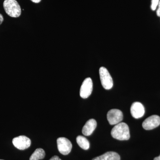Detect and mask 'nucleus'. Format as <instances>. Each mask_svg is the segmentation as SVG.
I'll list each match as a JSON object with an SVG mask.
<instances>
[{"mask_svg": "<svg viewBox=\"0 0 160 160\" xmlns=\"http://www.w3.org/2000/svg\"><path fill=\"white\" fill-rule=\"evenodd\" d=\"M111 134L112 138L120 141L128 140L130 138L129 126L124 122L116 125L112 129Z\"/></svg>", "mask_w": 160, "mask_h": 160, "instance_id": "f257e3e1", "label": "nucleus"}, {"mask_svg": "<svg viewBox=\"0 0 160 160\" xmlns=\"http://www.w3.org/2000/svg\"><path fill=\"white\" fill-rule=\"evenodd\" d=\"M3 6L6 13L11 17L18 18L21 15V7L16 0H5Z\"/></svg>", "mask_w": 160, "mask_h": 160, "instance_id": "f03ea898", "label": "nucleus"}, {"mask_svg": "<svg viewBox=\"0 0 160 160\" xmlns=\"http://www.w3.org/2000/svg\"><path fill=\"white\" fill-rule=\"evenodd\" d=\"M100 80L104 89L109 90L113 86V80L107 69L101 67L99 69Z\"/></svg>", "mask_w": 160, "mask_h": 160, "instance_id": "7ed1b4c3", "label": "nucleus"}, {"mask_svg": "<svg viewBox=\"0 0 160 160\" xmlns=\"http://www.w3.org/2000/svg\"><path fill=\"white\" fill-rule=\"evenodd\" d=\"M57 142L58 150L61 154L66 155L70 153L72 148V144L68 139L64 137L59 138Z\"/></svg>", "mask_w": 160, "mask_h": 160, "instance_id": "20e7f679", "label": "nucleus"}, {"mask_svg": "<svg viewBox=\"0 0 160 160\" xmlns=\"http://www.w3.org/2000/svg\"><path fill=\"white\" fill-rule=\"evenodd\" d=\"M93 88V83L91 78H87L83 81L80 90V96L86 99L91 95Z\"/></svg>", "mask_w": 160, "mask_h": 160, "instance_id": "39448f33", "label": "nucleus"}, {"mask_svg": "<svg viewBox=\"0 0 160 160\" xmlns=\"http://www.w3.org/2000/svg\"><path fill=\"white\" fill-rule=\"evenodd\" d=\"M13 146L19 150H25L28 149L31 145V140L25 136H20L12 139Z\"/></svg>", "mask_w": 160, "mask_h": 160, "instance_id": "423d86ee", "label": "nucleus"}, {"mask_svg": "<svg viewBox=\"0 0 160 160\" xmlns=\"http://www.w3.org/2000/svg\"><path fill=\"white\" fill-rule=\"evenodd\" d=\"M107 118L110 125H117L122 121V112L118 109H111L107 113Z\"/></svg>", "mask_w": 160, "mask_h": 160, "instance_id": "0eeeda50", "label": "nucleus"}, {"mask_svg": "<svg viewBox=\"0 0 160 160\" xmlns=\"http://www.w3.org/2000/svg\"><path fill=\"white\" fill-rule=\"evenodd\" d=\"M160 125V117L153 115L146 118L142 123V127L146 130H149L157 128Z\"/></svg>", "mask_w": 160, "mask_h": 160, "instance_id": "6e6552de", "label": "nucleus"}, {"mask_svg": "<svg viewBox=\"0 0 160 160\" xmlns=\"http://www.w3.org/2000/svg\"><path fill=\"white\" fill-rule=\"evenodd\" d=\"M132 116L136 119L142 118L145 114V110L142 103L135 102L132 103L130 108Z\"/></svg>", "mask_w": 160, "mask_h": 160, "instance_id": "1a4fd4ad", "label": "nucleus"}, {"mask_svg": "<svg viewBox=\"0 0 160 160\" xmlns=\"http://www.w3.org/2000/svg\"><path fill=\"white\" fill-rule=\"evenodd\" d=\"M97 126L96 121L94 119H89L83 127L82 132L84 135L88 136L92 134Z\"/></svg>", "mask_w": 160, "mask_h": 160, "instance_id": "9d476101", "label": "nucleus"}, {"mask_svg": "<svg viewBox=\"0 0 160 160\" xmlns=\"http://www.w3.org/2000/svg\"><path fill=\"white\" fill-rule=\"evenodd\" d=\"M119 155L114 152H108L92 160H120Z\"/></svg>", "mask_w": 160, "mask_h": 160, "instance_id": "9b49d317", "label": "nucleus"}, {"mask_svg": "<svg viewBox=\"0 0 160 160\" xmlns=\"http://www.w3.org/2000/svg\"><path fill=\"white\" fill-rule=\"evenodd\" d=\"M77 142L78 146L84 150H88L89 148L90 144L89 141L84 137L78 136L77 137Z\"/></svg>", "mask_w": 160, "mask_h": 160, "instance_id": "f8f14e48", "label": "nucleus"}, {"mask_svg": "<svg viewBox=\"0 0 160 160\" xmlns=\"http://www.w3.org/2000/svg\"><path fill=\"white\" fill-rule=\"evenodd\" d=\"M46 153L44 149L38 148L36 149L34 152L31 155L29 160H40L43 159L45 158Z\"/></svg>", "mask_w": 160, "mask_h": 160, "instance_id": "ddd939ff", "label": "nucleus"}, {"mask_svg": "<svg viewBox=\"0 0 160 160\" xmlns=\"http://www.w3.org/2000/svg\"><path fill=\"white\" fill-rule=\"evenodd\" d=\"M159 0H152L151 8L152 10L154 11L157 9V7L158 6Z\"/></svg>", "mask_w": 160, "mask_h": 160, "instance_id": "4468645a", "label": "nucleus"}, {"mask_svg": "<svg viewBox=\"0 0 160 160\" xmlns=\"http://www.w3.org/2000/svg\"><path fill=\"white\" fill-rule=\"evenodd\" d=\"M49 160H62L59 158L58 156H54L52 157Z\"/></svg>", "mask_w": 160, "mask_h": 160, "instance_id": "2eb2a0df", "label": "nucleus"}, {"mask_svg": "<svg viewBox=\"0 0 160 160\" xmlns=\"http://www.w3.org/2000/svg\"><path fill=\"white\" fill-rule=\"evenodd\" d=\"M158 6V7L157 11V14L158 16L160 17V1L159 3Z\"/></svg>", "mask_w": 160, "mask_h": 160, "instance_id": "dca6fc26", "label": "nucleus"}, {"mask_svg": "<svg viewBox=\"0 0 160 160\" xmlns=\"http://www.w3.org/2000/svg\"><path fill=\"white\" fill-rule=\"evenodd\" d=\"M3 21H4V18H3L2 15L0 13V25L3 22Z\"/></svg>", "mask_w": 160, "mask_h": 160, "instance_id": "f3484780", "label": "nucleus"}, {"mask_svg": "<svg viewBox=\"0 0 160 160\" xmlns=\"http://www.w3.org/2000/svg\"><path fill=\"white\" fill-rule=\"evenodd\" d=\"M32 2L35 3H38L41 2V0H31Z\"/></svg>", "mask_w": 160, "mask_h": 160, "instance_id": "a211bd4d", "label": "nucleus"}, {"mask_svg": "<svg viewBox=\"0 0 160 160\" xmlns=\"http://www.w3.org/2000/svg\"><path fill=\"white\" fill-rule=\"evenodd\" d=\"M154 160H160V155L158 157H156L154 159Z\"/></svg>", "mask_w": 160, "mask_h": 160, "instance_id": "6ab92c4d", "label": "nucleus"}, {"mask_svg": "<svg viewBox=\"0 0 160 160\" xmlns=\"http://www.w3.org/2000/svg\"><path fill=\"white\" fill-rule=\"evenodd\" d=\"M0 160H1V159H0Z\"/></svg>", "mask_w": 160, "mask_h": 160, "instance_id": "aec40b11", "label": "nucleus"}]
</instances>
